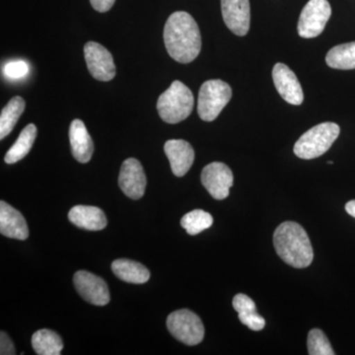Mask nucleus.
Instances as JSON below:
<instances>
[{
	"mask_svg": "<svg viewBox=\"0 0 355 355\" xmlns=\"http://www.w3.org/2000/svg\"><path fill=\"white\" fill-rule=\"evenodd\" d=\"M69 221L77 227L89 231H100L106 228L107 217L99 207L76 205L70 209Z\"/></svg>",
	"mask_w": 355,
	"mask_h": 355,
	"instance_id": "17",
	"label": "nucleus"
},
{
	"mask_svg": "<svg viewBox=\"0 0 355 355\" xmlns=\"http://www.w3.org/2000/svg\"><path fill=\"white\" fill-rule=\"evenodd\" d=\"M240 322L252 331H261L266 326V320L257 311L238 314Z\"/></svg>",
	"mask_w": 355,
	"mask_h": 355,
	"instance_id": "26",
	"label": "nucleus"
},
{
	"mask_svg": "<svg viewBox=\"0 0 355 355\" xmlns=\"http://www.w3.org/2000/svg\"><path fill=\"white\" fill-rule=\"evenodd\" d=\"M340 132L338 125L331 121L315 125L296 141L294 154L305 160L320 157L331 148Z\"/></svg>",
	"mask_w": 355,
	"mask_h": 355,
	"instance_id": "4",
	"label": "nucleus"
},
{
	"mask_svg": "<svg viewBox=\"0 0 355 355\" xmlns=\"http://www.w3.org/2000/svg\"><path fill=\"white\" fill-rule=\"evenodd\" d=\"M69 141L73 157L78 162L88 163L94 153V144L83 121H72L69 128Z\"/></svg>",
	"mask_w": 355,
	"mask_h": 355,
	"instance_id": "16",
	"label": "nucleus"
},
{
	"mask_svg": "<svg viewBox=\"0 0 355 355\" xmlns=\"http://www.w3.org/2000/svg\"><path fill=\"white\" fill-rule=\"evenodd\" d=\"M272 79L282 99L295 106L302 104L304 100L302 86L297 76L287 65L280 62L275 64L272 69Z\"/></svg>",
	"mask_w": 355,
	"mask_h": 355,
	"instance_id": "13",
	"label": "nucleus"
},
{
	"mask_svg": "<svg viewBox=\"0 0 355 355\" xmlns=\"http://www.w3.org/2000/svg\"><path fill=\"white\" fill-rule=\"evenodd\" d=\"M214 223L211 214L202 209L189 212L181 219L182 227L190 235H198L207 230Z\"/></svg>",
	"mask_w": 355,
	"mask_h": 355,
	"instance_id": "23",
	"label": "nucleus"
},
{
	"mask_svg": "<svg viewBox=\"0 0 355 355\" xmlns=\"http://www.w3.org/2000/svg\"><path fill=\"white\" fill-rule=\"evenodd\" d=\"M86 64L91 76L99 81H111L116 76L113 55L102 44L88 42L84 46Z\"/></svg>",
	"mask_w": 355,
	"mask_h": 355,
	"instance_id": "9",
	"label": "nucleus"
},
{
	"mask_svg": "<svg viewBox=\"0 0 355 355\" xmlns=\"http://www.w3.org/2000/svg\"><path fill=\"white\" fill-rule=\"evenodd\" d=\"M74 286L79 295L96 306H105L110 302V292L105 280L92 272L79 270L73 277Z\"/></svg>",
	"mask_w": 355,
	"mask_h": 355,
	"instance_id": "10",
	"label": "nucleus"
},
{
	"mask_svg": "<svg viewBox=\"0 0 355 355\" xmlns=\"http://www.w3.org/2000/svg\"><path fill=\"white\" fill-rule=\"evenodd\" d=\"M232 98V89L220 79L205 81L198 93V113L205 121H214Z\"/></svg>",
	"mask_w": 355,
	"mask_h": 355,
	"instance_id": "5",
	"label": "nucleus"
},
{
	"mask_svg": "<svg viewBox=\"0 0 355 355\" xmlns=\"http://www.w3.org/2000/svg\"><path fill=\"white\" fill-rule=\"evenodd\" d=\"M221 11L228 29L237 36H246L251 24L250 0H221Z\"/></svg>",
	"mask_w": 355,
	"mask_h": 355,
	"instance_id": "11",
	"label": "nucleus"
},
{
	"mask_svg": "<svg viewBox=\"0 0 355 355\" xmlns=\"http://www.w3.org/2000/svg\"><path fill=\"white\" fill-rule=\"evenodd\" d=\"M168 331L187 345H197L205 338V327L200 318L190 310L175 311L168 316Z\"/></svg>",
	"mask_w": 355,
	"mask_h": 355,
	"instance_id": "6",
	"label": "nucleus"
},
{
	"mask_svg": "<svg viewBox=\"0 0 355 355\" xmlns=\"http://www.w3.org/2000/svg\"><path fill=\"white\" fill-rule=\"evenodd\" d=\"M195 98L189 87L176 80L160 95L157 101L159 116L165 123H178L191 114Z\"/></svg>",
	"mask_w": 355,
	"mask_h": 355,
	"instance_id": "3",
	"label": "nucleus"
},
{
	"mask_svg": "<svg viewBox=\"0 0 355 355\" xmlns=\"http://www.w3.org/2000/svg\"><path fill=\"white\" fill-rule=\"evenodd\" d=\"M112 270L116 277L128 284H146L150 279V272L137 261L119 259L112 263Z\"/></svg>",
	"mask_w": 355,
	"mask_h": 355,
	"instance_id": "18",
	"label": "nucleus"
},
{
	"mask_svg": "<svg viewBox=\"0 0 355 355\" xmlns=\"http://www.w3.org/2000/svg\"><path fill=\"white\" fill-rule=\"evenodd\" d=\"M3 73L7 78H23L29 73V64L24 60H13L4 65Z\"/></svg>",
	"mask_w": 355,
	"mask_h": 355,
	"instance_id": "25",
	"label": "nucleus"
},
{
	"mask_svg": "<svg viewBox=\"0 0 355 355\" xmlns=\"http://www.w3.org/2000/svg\"><path fill=\"white\" fill-rule=\"evenodd\" d=\"M146 184V173L139 161L135 158L127 159L121 165L119 176L121 190L127 197L139 200L144 197Z\"/></svg>",
	"mask_w": 355,
	"mask_h": 355,
	"instance_id": "12",
	"label": "nucleus"
},
{
	"mask_svg": "<svg viewBox=\"0 0 355 355\" xmlns=\"http://www.w3.org/2000/svg\"><path fill=\"white\" fill-rule=\"evenodd\" d=\"M273 245L279 258L293 268H307L314 259L309 236L296 222L280 224L273 234Z\"/></svg>",
	"mask_w": 355,
	"mask_h": 355,
	"instance_id": "2",
	"label": "nucleus"
},
{
	"mask_svg": "<svg viewBox=\"0 0 355 355\" xmlns=\"http://www.w3.org/2000/svg\"><path fill=\"white\" fill-rule=\"evenodd\" d=\"M331 15V8L328 0H309L299 18V36L305 39L316 38L323 33Z\"/></svg>",
	"mask_w": 355,
	"mask_h": 355,
	"instance_id": "7",
	"label": "nucleus"
},
{
	"mask_svg": "<svg viewBox=\"0 0 355 355\" xmlns=\"http://www.w3.org/2000/svg\"><path fill=\"white\" fill-rule=\"evenodd\" d=\"M0 354L1 355H14L16 354L15 347L12 340L9 338L6 333L1 331L0 336Z\"/></svg>",
	"mask_w": 355,
	"mask_h": 355,
	"instance_id": "28",
	"label": "nucleus"
},
{
	"mask_svg": "<svg viewBox=\"0 0 355 355\" xmlns=\"http://www.w3.org/2000/svg\"><path fill=\"white\" fill-rule=\"evenodd\" d=\"M32 345L39 355H60L64 349V342L55 331L40 330L32 336Z\"/></svg>",
	"mask_w": 355,
	"mask_h": 355,
	"instance_id": "20",
	"label": "nucleus"
},
{
	"mask_svg": "<svg viewBox=\"0 0 355 355\" xmlns=\"http://www.w3.org/2000/svg\"><path fill=\"white\" fill-rule=\"evenodd\" d=\"M0 233L11 239L26 240L29 237L24 216L3 200L0 202Z\"/></svg>",
	"mask_w": 355,
	"mask_h": 355,
	"instance_id": "15",
	"label": "nucleus"
},
{
	"mask_svg": "<svg viewBox=\"0 0 355 355\" xmlns=\"http://www.w3.org/2000/svg\"><path fill=\"white\" fill-rule=\"evenodd\" d=\"M345 210L350 216L354 217L355 218V200H350L345 205Z\"/></svg>",
	"mask_w": 355,
	"mask_h": 355,
	"instance_id": "30",
	"label": "nucleus"
},
{
	"mask_svg": "<svg viewBox=\"0 0 355 355\" xmlns=\"http://www.w3.org/2000/svg\"><path fill=\"white\" fill-rule=\"evenodd\" d=\"M164 151L175 176L183 177L190 171L195 161V150L188 141L183 139L168 140Z\"/></svg>",
	"mask_w": 355,
	"mask_h": 355,
	"instance_id": "14",
	"label": "nucleus"
},
{
	"mask_svg": "<svg viewBox=\"0 0 355 355\" xmlns=\"http://www.w3.org/2000/svg\"><path fill=\"white\" fill-rule=\"evenodd\" d=\"M37 137V128L34 123H30L21 132L15 144L7 151L4 161L7 164H14L22 160L31 150Z\"/></svg>",
	"mask_w": 355,
	"mask_h": 355,
	"instance_id": "19",
	"label": "nucleus"
},
{
	"mask_svg": "<svg viewBox=\"0 0 355 355\" xmlns=\"http://www.w3.org/2000/svg\"><path fill=\"white\" fill-rule=\"evenodd\" d=\"M164 43L170 57L180 64H190L202 50L200 28L191 14L173 13L164 27Z\"/></svg>",
	"mask_w": 355,
	"mask_h": 355,
	"instance_id": "1",
	"label": "nucleus"
},
{
	"mask_svg": "<svg viewBox=\"0 0 355 355\" xmlns=\"http://www.w3.org/2000/svg\"><path fill=\"white\" fill-rule=\"evenodd\" d=\"M326 62L331 69H355V42L334 46L327 53Z\"/></svg>",
	"mask_w": 355,
	"mask_h": 355,
	"instance_id": "21",
	"label": "nucleus"
},
{
	"mask_svg": "<svg viewBox=\"0 0 355 355\" xmlns=\"http://www.w3.org/2000/svg\"><path fill=\"white\" fill-rule=\"evenodd\" d=\"M203 187L216 200L228 198L230 188L234 183V177L230 168L221 162H214L205 166L200 176Z\"/></svg>",
	"mask_w": 355,
	"mask_h": 355,
	"instance_id": "8",
	"label": "nucleus"
},
{
	"mask_svg": "<svg viewBox=\"0 0 355 355\" xmlns=\"http://www.w3.org/2000/svg\"><path fill=\"white\" fill-rule=\"evenodd\" d=\"M233 307L237 311L238 314L241 313L252 312V311H257L256 304L249 296L245 294H237L233 298Z\"/></svg>",
	"mask_w": 355,
	"mask_h": 355,
	"instance_id": "27",
	"label": "nucleus"
},
{
	"mask_svg": "<svg viewBox=\"0 0 355 355\" xmlns=\"http://www.w3.org/2000/svg\"><path fill=\"white\" fill-rule=\"evenodd\" d=\"M116 0H90L91 6L98 12H107L113 7Z\"/></svg>",
	"mask_w": 355,
	"mask_h": 355,
	"instance_id": "29",
	"label": "nucleus"
},
{
	"mask_svg": "<svg viewBox=\"0 0 355 355\" xmlns=\"http://www.w3.org/2000/svg\"><path fill=\"white\" fill-rule=\"evenodd\" d=\"M328 164H330V165L334 164L333 161H329Z\"/></svg>",
	"mask_w": 355,
	"mask_h": 355,
	"instance_id": "31",
	"label": "nucleus"
},
{
	"mask_svg": "<svg viewBox=\"0 0 355 355\" xmlns=\"http://www.w3.org/2000/svg\"><path fill=\"white\" fill-rule=\"evenodd\" d=\"M307 347L308 354L310 355L335 354L328 338L324 331L319 329H313L308 334Z\"/></svg>",
	"mask_w": 355,
	"mask_h": 355,
	"instance_id": "24",
	"label": "nucleus"
},
{
	"mask_svg": "<svg viewBox=\"0 0 355 355\" xmlns=\"http://www.w3.org/2000/svg\"><path fill=\"white\" fill-rule=\"evenodd\" d=\"M25 106V100L19 96L13 97L7 103L0 114V139H6L7 135L12 132L21 114L24 112Z\"/></svg>",
	"mask_w": 355,
	"mask_h": 355,
	"instance_id": "22",
	"label": "nucleus"
}]
</instances>
